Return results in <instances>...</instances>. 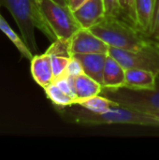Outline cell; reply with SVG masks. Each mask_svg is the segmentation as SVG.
I'll return each mask as SVG.
<instances>
[{
    "mask_svg": "<svg viewBox=\"0 0 159 160\" xmlns=\"http://www.w3.org/2000/svg\"><path fill=\"white\" fill-rule=\"evenodd\" d=\"M0 30L9 38V40L15 45L19 52L27 60H30L33 58L34 54L33 52L29 50V48L26 46L24 41L22 40V38H20L15 31L9 26V24L7 22V21L3 18V16L0 14Z\"/></svg>",
    "mask_w": 159,
    "mask_h": 160,
    "instance_id": "cell-15",
    "label": "cell"
},
{
    "mask_svg": "<svg viewBox=\"0 0 159 160\" xmlns=\"http://www.w3.org/2000/svg\"><path fill=\"white\" fill-rule=\"evenodd\" d=\"M149 38L155 41H159V0H157L155 16Z\"/></svg>",
    "mask_w": 159,
    "mask_h": 160,
    "instance_id": "cell-21",
    "label": "cell"
},
{
    "mask_svg": "<svg viewBox=\"0 0 159 160\" xmlns=\"http://www.w3.org/2000/svg\"><path fill=\"white\" fill-rule=\"evenodd\" d=\"M50 56L52 60V71H53L54 80H55L64 75L65 70L71 57L61 56V55H51V54Z\"/></svg>",
    "mask_w": 159,
    "mask_h": 160,
    "instance_id": "cell-18",
    "label": "cell"
},
{
    "mask_svg": "<svg viewBox=\"0 0 159 160\" xmlns=\"http://www.w3.org/2000/svg\"><path fill=\"white\" fill-rule=\"evenodd\" d=\"M110 46L90 29L81 28L70 38V52L75 54L109 53Z\"/></svg>",
    "mask_w": 159,
    "mask_h": 160,
    "instance_id": "cell-6",
    "label": "cell"
},
{
    "mask_svg": "<svg viewBox=\"0 0 159 160\" xmlns=\"http://www.w3.org/2000/svg\"><path fill=\"white\" fill-rule=\"evenodd\" d=\"M73 13L82 28L90 29L106 17L104 1L87 0Z\"/></svg>",
    "mask_w": 159,
    "mask_h": 160,
    "instance_id": "cell-7",
    "label": "cell"
},
{
    "mask_svg": "<svg viewBox=\"0 0 159 160\" xmlns=\"http://www.w3.org/2000/svg\"><path fill=\"white\" fill-rule=\"evenodd\" d=\"M54 2L60 4V5H63V6H67V0H53Z\"/></svg>",
    "mask_w": 159,
    "mask_h": 160,
    "instance_id": "cell-24",
    "label": "cell"
},
{
    "mask_svg": "<svg viewBox=\"0 0 159 160\" xmlns=\"http://www.w3.org/2000/svg\"><path fill=\"white\" fill-rule=\"evenodd\" d=\"M100 95L118 103L120 106L150 112L159 110V76L154 89L133 90L126 87H102Z\"/></svg>",
    "mask_w": 159,
    "mask_h": 160,
    "instance_id": "cell-5",
    "label": "cell"
},
{
    "mask_svg": "<svg viewBox=\"0 0 159 160\" xmlns=\"http://www.w3.org/2000/svg\"><path fill=\"white\" fill-rule=\"evenodd\" d=\"M158 75L148 70L128 68L126 69L125 87L133 90L154 89L157 86Z\"/></svg>",
    "mask_w": 159,
    "mask_h": 160,
    "instance_id": "cell-10",
    "label": "cell"
},
{
    "mask_svg": "<svg viewBox=\"0 0 159 160\" xmlns=\"http://www.w3.org/2000/svg\"><path fill=\"white\" fill-rule=\"evenodd\" d=\"M31 74L35 82L43 89L54 81L52 60L49 53L35 54L31 59Z\"/></svg>",
    "mask_w": 159,
    "mask_h": 160,
    "instance_id": "cell-8",
    "label": "cell"
},
{
    "mask_svg": "<svg viewBox=\"0 0 159 160\" xmlns=\"http://www.w3.org/2000/svg\"><path fill=\"white\" fill-rule=\"evenodd\" d=\"M67 121L82 126L101 125H137L159 128V120L154 115L124 106H115L104 112H96L78 104L57 108Z\"/></svg>",
    "mask_w": 159,
    "mask_h": 160,
    "instance_id": "cell-1",
    "label": "cell"
},
{
    "mask_svg": "<svg viewBox=\"0 0 159 160\" xmlns=\"http://www.w3.org/2000/svg\"><path fill=\"white\" fill-rule=\"evenodd\" d=\"M82 73H84V72H83V68L82 66V63L80 62V60L77 57L72 56L67 64V67L64 73V76L75 78Z\"/></svg>",
    "mask_w": 159,
    "mask_h": 160,
    "instance_id": "cell-19",
    "label": "cell"
},
{
    "mask_svg": "<svg viewBox=\"0 0 159 160\" xmlns=\"http://www.w3.org/2000/svg\"><path fill=\"white\" fill-rule=\"evenodd\" d=\"M105 6L106 16L109 17H121L119 0H103Z\"/></svg>",
    "mask_w": 159,
    "mask_h": 160,
    "instance_id": "cell-20",
    "label": "cell"
},
{
    "mask_svg": "<svg viewBox=\"0 0 159 160\" xmlns=\"http://www.w3.org/2000/svg\"><path fill=\"white\" fill-rule=\"evenodd\" d=\"M39 11L57 38L69 39L82 28L68 6L53 0H36Z\"/></svg>",
    "mask_w": 159,
    "mask_h": 160,
    "instance_id": "cell-4",
    "label": "cell"
},
{
    "mask_svg": "<svg viewBox=\"0 0 159 160\" xmlns=\"http://www.w3.org/2000/svg\"><path fill=\"white\" fill-rule=\"evenodd\" d=\"M73 86L77 98L76 102L97 95H100L103 87L100 83L85 73L73 78Z\"/></svg>",
    "mask_w": 159,
    "mask_h": 160,
    "instance_id": "cell-13",
    "label": "cell"
},
{
    "mask_svg": "<svg viewBox=\"0 0 159 160\" xmlns=\"http://www.w3.org/2000/svg\"><path fill=\"white\" fill-rule=\"evenodd\" d=\"M121 18L131 25L137 27L135 0H119Z\"/></svg>",
    "mask_w": 159,
    "mask_h": 160,
    "instance_id": "cell-17",
    "label": "cell"
},
{
    "mask_svg": "<svg viewBox=\"0 0 159 160\" xmlns=\"http://www.w3.org/2000/svg\"><path fill=\"white\" fill-rule=\"evenodd\" d=\"M109 53L75 54L83 68V72L103 86V71Z\"/></svg>",
    "mask_w": 159,
    "mask_h": 160,
    "instance_id": "cell-9",
    "label": "cell"
},
{
    "mask_svg": "<svg viewBox=\"0 0 159 160\" xmlns=\"http://www.w3.org/2000/svg\"><path fill=\"white\" fill-rule=\"evenodd\" d=\"M137 28L146 36H150L155 10L156 0H135Z\"/></svg>",
    "mask_w": 159,
    "mask_h": 160,
    "instance_id": "cell-12",
    "label": "cell"
},
{
    "mask_svg": "<svg viewBox=\"0 0 159 160\" xmlns=\"http://www.w3.org/2000/svg\"><path fill=\"white\" fill-rule=\"evenodd\" d=\"M148 113H150V114H152V115H154L157 119H158L159 120V110L157 111H153V112H148Z\"/></svg>",
    "mask_w": 159,
    "mask_h": 160,
    "instance_id": "cell-23",
    "label": "cell"
},
{
    "mask_svg": "<svg viewBox=\"0 0 159 160\" xmlns=\"http://www.w3.org/2000/svg\"><path fill=\"white\" fill-rule=\"evenodd\" d=\"M0 6L5 7L9 11L20 30L21 38L34 55L37 54L38 52L35 36L36 28L50 40L57 39L39 11L36 0H0Z\"/></svg>",
    "mask_w": 159,
    "mask_h": 160,
    "instance_id": "cell-2",
    "label": "cell"
},
{
    "mask_svg": "<svg viewBox=\"0 0 159 160\" xmlns=\"http://www.w3.org/2000/svg\"><path fill=\"white\" fill-rule=\"evenodd\" d=\"M47 98L55 105L56 108L67 107L75 104V99L66 94L60 87H58L54 82L49 84L44 88Z\"/></svg>",
    "mask_w": 159,
    "mask_h": 160,
    "instance_id": "cell-16",
    "label": "cell"
},
{
    "mask_svg": "<svg viewBox=\"0 0 159 160\" xmlns=\"http://www.w3.org/2000/svg\"><path fill=\"white\" fill-rule=\"evenodd\" d=\"M90 30L110 47L125 51H141L151 41L148 36L121 17L106 16Z\"/></svg>",
    "mask_w": 159,
    "mask_h": 160,
    "instance_id": "cell-3",
    "label": "cell"
},
{
    "mask_svg": "<svg viewBox=\"0 0 159 160\" xmlns=\"http://www.w3.org/2000/svg\"><path fill=\"white\" fill-rule=\"evenodd\" d=\"M126 83V68L112 55L108 54L104 71H103V87L121 88Z\"/></svg>",
    "mask_w": 159,
    "mask_h": 160,
    "instance_id": "cell-11",
    "label": "cell"
},
{
    "mask_svg": "<svg viewBox=\"0 0 159 160\" xmlns=\"http://www.w3.org/2000/svg\"><path fill=\"white\" fill-rule=\"evenodd\" d=\"M75 104H78L86 110L96 112H104L119 105L118 103L111 100L110 98L102 95H97V96H94L85 99L79 100Z\"/></svg>",
    "mask_w": 159,
    "mask_h": 160,
    "instance_id": "cell-14",
    "label": "cell"
},
{
    "mask_svg": "<svg viewBox=\"0 0 159 160\" xmlns=\"http://www.w3.org/2000/svg\"><path fill=\"white\" fill-rule=\"evenodd\" d=\"M156 4H157V0H156Z\"/></svg>",
    "mask_w": 159,
    "mask_h": 160,
    "instance_id": "cell-25",
    "label": "cell"
},
{
    "mask_svg": "<svg viewBox=\"0 0 159 160\" xmlns=\"http://www.w3.org/2000/svg\"><path fill=\"white\" fill-rule=\"evenodd\" d=\"M87 0H67V6L72 11L78 9L81 6H82Z\"/></svg>",
    "mask_w": 159,
    "mask_h": 160,
    "instance_id": "cell-22",
    "label": "cell"
}]
</instances>
